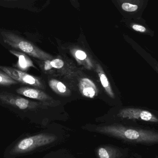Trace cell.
I'll return each instance as SVG.
<instances>
[{"mask_svg":"<svg viewBox=\"0 0 158 158\" xmlns=\"http://www.w3.org/2000/svg\"><path fill=\"white\" fill-rule=\"evenodd\" d=\"M0 69L16 81L41 89L44 88L40 79L37 77L29 75L19 69L8 67L0 66Z\"/></svg>","mask_w":158,"mask_h":158,"instance_id":"cell-4","label":"cell"},{"mask_svg":"<svg viewBox=\"0 0 158 158\" xmlns=\"http://www.w3.org/2000/svg\"><path fill=\"white\" fill-rule=\"evenodd\" d=\"M1 35L5 43L14 49L21 51L25 53L43 61L52 59V57L50 55L15 33L3 31L1 32Z\"/></svg>","mask_w":158,"mask_h":158,"instance_id":"cell-3","label":"cell"},{"mask_svg":"<svg viewBox=\"0 0 158 158\" xmlns=\"http://www.w3.org/2000/svg\"><path fill=\"white\" fill-rule=\"evenodd\" d=\"M79 89L82 95L88 98H94L98 94V89L96 85L92 80L87 78L80 80Z\"/></svg>","mask_w":158,"mask_h":158,"instance_id":"cell-8","label":"cell"},{"mask_svg":"<svg viewBox=\"0 0 158 158\" xmlns=\"http://www.w3.org/2000/svg\"><path fill=\"white\" fill-rule=\"evenodd\" d=\"M96 69L100 79L101 84L106 90V92L111 98H115V95L111 88V85L108 80L107 77L106 76L104 70L99 64H96Z\"/></svg>","mask_w":158,"mask_h":158,"instance_id":"cell-10","label":"cell"},{"mask_svg":"<svg viewBox=\"0 0 158 158\" xmlns=\"http://www.w3.org/2000/svg\"><path fill=\"white\" fill-rule=\"evenodd\" d=\"M96 131L100 133L115 136L125 141L146 143H158V133L153 131L133 129L120 125L98 127Z\"/></svg>","mask_w":158,"mask_h":158,"instance_id":"cell-2","label":"cell"},{"mask_svg":"<svg viewBox=\"0 0 158 158\" xmlns=\"http://www.w3.org/2000/svg\"><path fill=\"white\" fill-rule=\"evenodd\" d=\"M9 52L12 54L17 57L18 60L15 67L18 69L19 70L26 71L30 67L35 68L30 58L24 53L15 50H11Z\"/></svg>","mask_w":158,"mask_h":158,"instance_id":"cell-9","label":"cell"},{"mask_svg":"<svg viewBox=\"0 0 158 158\" xmlns=\"http://www.w3.org/2000/svg\"><path fill=\"white\" fill-rule=\"evenodd\" d=\"M16 93L26 97L40 101H48L52 98L43 91L35 88L27 87H21L16 89Z\"/></svg>","mask_w":158,"mask_h":158,"instance_id":"cell-7","label":"cell"},{"mask_svg":"<svg viewBox=\"0 0 158 158\" xmlns=\"http://www.w3.org/2000/svg\"><path fill=\"white\" fill-rule=\"evenodd\" d=\"M72 53L79 64L83 65L87 69H90L93 68V64L84 51L79 49H75L73 50Z\"/></svg>","mask_w":158,"mask_h":158,"instance_id":"cell-11","label":"cell"},{"mask_svg":"<svg viewBox=\"0 0 158 158\" xmlns=\"http://www.w3.org/2000/svg\"><path fill=\"white\" fill-rule=\"evenodd\" d=\"M135 21L131 24V27L135 31L139 33H148L150 32L148 27L146 25L145 19L143 18L134 19Z\"/></svg>","mask_w":158,"mask_h":158,"instance_id":"cell-14","label":"cell"},{"mask_svg":"<svg viewBox=\"0 0 158 158\" xmlns=\"http://www.w3.org/2000/svg\"><path fill=\"white\" fill-rule=\"evenodd\" d=\"M118 116L123 118L138 119L150 122L158 123V118L149 111L137 108H125L121 110Z\"/></svg>","mask_w":158,"mask_h":158,"instance_id":"cell-6","label":"cell"},{"mask_svg":"<svg viewBox=\"0 0 158 158\" xmlns=\"http://www.w3.org/2000/svg\"><path fill=\"white\" fill-rule=\"evenodd\" d=\"M64 66V63L63 60L60 59H54L50 60H47L44 62V69L45 70H49L51 69H61Z\"/></svg>","mask_w":158,"mask_h":158,"instance_id":"cell-15","label":"cell"},{"mask_svg":"<svg viewBox=\"0 0 158 158\" xmlns=\"http://www.w3.org/2000/svg\"><path fill=\"white\" fill-rule=\"evenodd\" d=\"M98 154L99 158H117L120 155L115 148L106 147L98 148Z\"/></svg>","mask_w":158,"mask_h":158,"instance_id":"cell-13","label":"cell"},{"mask_svg":"<svg viewBox=\"0 0 158 158\" xmlns=\"http://www.w3.org/2000/svg\"><path fill=\"white\" fill-rule=\"evenodd\" d=\"M49 85L53 91L58 94L64 96L68 95L70 94V91L66 86L58 80L52 79L49 81Z\"/></svg>","mask_w":158,"mask_h":158,"instance_id":"cell-12","label":"cell"},{"mask_svg":"<svg viewBox=\"0 0 158 158\" xmlns=\"http://www.w3.org/2000/svg\"><path fill=\"white\" fill-rule=\"evenodd\" d=\"M56 139L55 135L44 133L22 135L7 146L3 158H17L30 155L52 143Z\"/></svg>","mask_w":158,"mask_h":158,"instance_id":"cell-1","label":"cell"},{"mask_svg":"<svg viewBox=\"0 0 158 158\" xmlns=\"http://www.w3.org/2000/svg\"><path fill=\"white\" fill-rule=\"evenodd\" d=\"M0 101L23 110H32L39 106L37 102L29 100L24 98L6 92L0 93Z\"/></svg>","mask_w":158,"mask_h":158,"instance_id":"cell-5","label":"cell"},{"mask_svg":"<svg viewBox=\"0 0 158 158\" xmlns=\"http://www.w3.org/2000/svg\"><path fill=\"white\" fill-rule=\"evenodd\" d=\"M18 82L12 79L3 71H0V85L8 86L17 84Z\"/></svg>","mask_w":158,"mask_h":158,"instance_id":"cell-16","label":"cell"}]
</instances>
